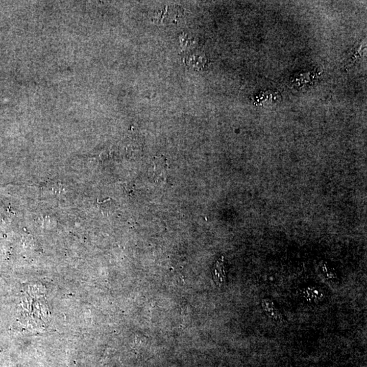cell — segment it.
I'll return each instance as SVG.
<instances>
[{
  "mask_svg": "<svg viewBox=\"0 0 367 367\" xmlns=\"http://www.w3.org/2000/svg\"><path fill=\"white\" fill-rule=\"evenodd\" d=\"M261 307L264 313L269 318L273 319L274 321H279L282 319L280 311L277 308L275 303L269 298H263L261 301Z\"/></svg>",
  "mask_w": 367,
  "mask_h": 367,
  "instance_id": "obj_1",
  "label": "cell"
},
{
  "mask_svg": "<svg viewBox=\"0 0 367 367\" xmlns=\"http://www.w3.org/2000/svg\"><path fill=\"white\" fill-rule=\"evenodd\" d=\"M303 295L307 301L312 303H319L324 298V291L319 286H308L304 288Z\"/></svg>",
  "mask_w": 367,
  "mask_h": 367,
  "instance_id": "obj_2",
  "label": "cell"
},
{
  "mask_svg": "<svg viewBox=\"0 0 367 367\" xmlns=\"http://www.w3.org/2000/svg\"><path fill=\"white\" fill-rule=\"evenodd\" d=\"M214 282L218 286H222L226 282V268L224 257L218 259L213 269Z\"/></svg>",
  "mask_w": 367,
  "mask_h": 367,
  "instance_id": "obj_3",
  "label": "cell"
},
{
  "mask_svg": "<svg viewBox=\"0 0 367 367\" xmlns=\"http://www.w3.org/2000/svg\"><path fill=\"white\" fill-rule=\"evenodd\" d=\"M154 178L157 180L166 181L168 176V163L164 157H155L154 161Z\"/></svg>",
  "mask_w": 367,
  "mask_h": 367,
  "instance_id": "obj_4",
  "label": "cell"
}]
</instances>
